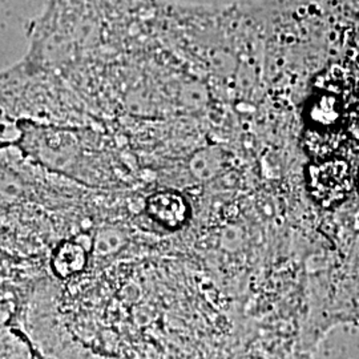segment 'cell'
<instances>
[{"instance_id": "277c9868", "label": "cell", "mask_w": 359, "mask_h": 359, "mask_svg": "<svg viewBox=\"0 0 359 359\" xmlns=\"http://www.w3.org/2000/svg\"><path fill=\"white\" fill-rule=\"evenodd\" d=\"M347 132L353 139L359 142V107L353 109L347 118Z\"/></svg>"}, {"instance_id": "6da1fadb", "label": "cell", "mask_w": 359, "mask_h": 359, "mask_svg": "<svg viewBox=\"0 0 359 359\" xmlns=\"http://www.w3.org/2000/svg\"><path fill=\"white\" fill-rule=\"evenodd\" d=\"M306 175L311 197L325 208L339 205L353 189L350 165L342 158L316 161L309 165Z\"/></svg>"}, {"instance_id": "5b68a950", "label": "cell", "mask_w": 359, "mask_h": 359, "mask_svg": "<svg viewBox=\"0 0 359 359\" xmlns=\"http://www.w3.org/2000/svg\"><path fill=\"white\" fill-rule=\"evenodd\" d=\"M358 67H359V60H358Z\"/></svg>"}, {"instance_id": "3957f363", "label": "cell", "mask_w": 359, "mask_h": 359, "mask_svg": "<svg viewBox=\"0 0 359 359\" xmlns=\"http://www.w3.org/2000/svg\"><path fill=\"white\" fill-rule=\"evenodd\" d=\"M342 142V135L334 129L310 127L304 133V147L316 161H323L334 157Z\"/></svg>"}, {"instance_id": "7a4b0ae2", "label": "cell", "mask_w": 359, "mask_h": 359, "mask_svg": "<svg viewBox=\"0 0 359 359\" xmlns=\"http://www.w3.org/2000/svg\"><path fill=\"white\" fill-rule=\"evenodd\" d=\"M344 115L342 102L333 93L316 96L308 108V118L314 128L334 129Z\"/></svg>"}]
</instances>
